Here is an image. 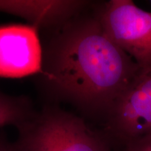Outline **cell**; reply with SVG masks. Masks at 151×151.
Returning <instances> with one entry per match:
<instances>
[{
	"label": "cell",
	"mask_w": 151,
	"mask_h": 151,
	"mask_svg": "<svg viewBox=\"0 0 151 151\" xmlns=\"http://www.w3.org/2000/svg\"><path fill=\"white\" fill-rule=\"evenodd\" d=\"M0 151H23L18 141H11L3 132L0 133Z\"/></svg>",
	"instance_id": "obj_9"
},
{
	"label": "cell",
	"mask_w": 151,
	"mask_h": 151,
	"mask_svg": "<svg viewBox=\"0 0 151 151\" xmlns=\"http://www.w3.org/2000/svg\"><path fill=\"white\" fill-rule=\"evenodd\" d=\"M92 4L83 0H1L0 12L25 19L39 29L51 30L83 12Z\"/></svg>",
	"instance_id": "obj_6"
},
{
	"label": "cell",
	"mask_w": 151,
	"mask_h": 151,
	"mask_svg": "<svg viewBox=\"0 0 151 151\" xmlns=\"http://www.w3.org/2000/svg\"><path fill=\"white\" fill-rule=\"evenodd\" d=\"M35 112L27 97L9 95L0 90V127L12 125L18 128Z\"/></svg>",
	"instance_id": "obj_7"
},
{
	"label": "cell",
	"mask_w": 151,
	"mask_h": 151,
	"mask_svg": "<svg viewBox=\"0 0 151 151\" xmlns=\"http://www.w3.org/2000/svg\"><path fill=\"white\" fill-rule=\"evenodd\" d=\"M93 5L48 30L39 76L50 94L104 122L141 68L107 36Z\"/></svg>",
	"instance_id": "obj_1"
},
{
	"label": "cell",
	"mask_w": 151,
	"mask_h": 151,
	"mask_svg": "<svg viewBox=\"0 0 151 151\" xmlns=\"http://www.w3.org/2000/svg\"><path fill=\"white\" fill-rule=\"evenodd\" d=\"M101 27L113 42L141 69L151 67V13L132 0H110L93 5Z\"/></svg>",
	"instance_id": "obj_3"
},
{
	"label": "cell",
	"mask_w": 151,
	"mask_h": 151,
	"mask_svg": "<svg viewBox=\"0 0 151 151\" xmlns=\"http://www.w3.org/2000/svg\"><path fill=\"white\" fill-rule=\"evenodd\" d=\"M122 151H151V134L126 143Z\"/></svg>",
	"instance_id": "obj_8"
},
{
	"label": "cell",
	"mask_w": 151,
	"mask_h": 151,
	"mask_svg": "<svg viewBox=\"0 0 151 151\" xmlns=\"http://www.w3.org/2000/svg\"><path fill=\"white\" fill-rule=\"evenodd\" d=\"M103 123L113 148L151 134V67L141 69Z\"/></svg>",
	"instance_id": "obj_4"
},
{
	"label": "cell",
	"mask_w": 151,
	"mask_h": 151,
	"mask_svg": "<svg viewBox=\"0 0 151 151\" xmlns=\"http://www.w3.org/2000/svg\"><path fill=\"white\" fill-rule=\"evenodd\" d=\"M39 30L32 24L0 26V76L22 78L40 74L43 46Z\"/></svg>",
	"instance_id": "obj_5"
},
{
	"label": "cell",
	"mask_w": 151,
	"mask_h": 151,
	"mask_svg": "<svg viewBox=\"0 0 151 151\" xmlns=\"http://www.w3.org/2000/svg\"><path fill=\"white\" fill-rule=\"evenodd\" d=\"M150 2H151V1H150Z\"/></svg>",
	"instance_id": "obj_10"
},
{
	"label": "cell",
	"mask_w": 151,
	"mask_h": 151,
	"mask_svg": "<svg viewBox=\"0 0 151 151\" xmlns=\"http://www.w3.org/2000/svg\"><path fill=\"white\" fill-rule=\"evenodd\" d=\"M23 151H111L110 139L72 113L46 106L18 128Z\"/></svg>",
	"instance_id": "obj_2"
}]
</instances>
